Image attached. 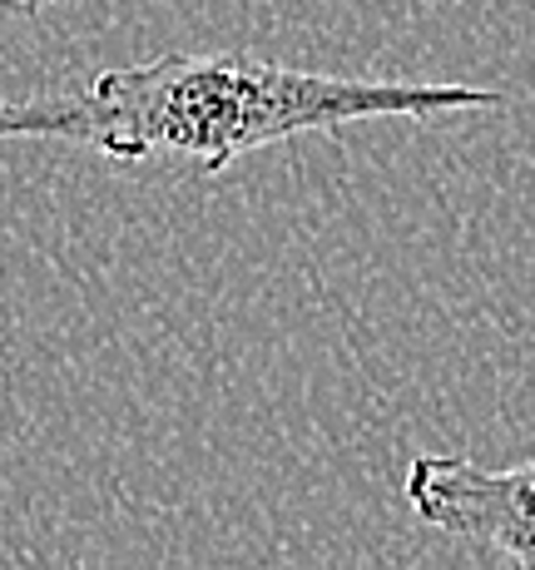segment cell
<instances>
[{
	"instance_id": "1",
	"label": "cell",
	"mask_w": 535,
	"mask_h": 570,
	"mask_svg": "<svg viewBox=\"0 0 535 570\" xmlns=\"http://www.w3.org/2000/svg\"><path fill=\"white\" fill-rule=\"evenodd\" d=\"M501 105L506 95L476 85L347 80L238 50H169L100 70L75 90L0 100V139H70L115 164L179 159L199 174H218L298 135H333L367 119L476 115Z\"/></svg>"
},
{
	"instance_id": "2",
	"label": "cell",
	"mask_w": 535,
	"mask_h": 570,
	"mask_svg": "<svg viewBox=\"0 0 535 570\" xmlns=\"http://www.w3.org/2000/svg\"><path fill=\"white\" fill-rule=\"evenodd\" d=\"M402 497L432 531L516 570H535V462L476 466L466 456L417 452L402 476Z\"/></svg>"
},
{
	"instance_id": "3",
	"label": "cell",
	"mask_w": 535,
	"mask_h": 570,
	"mask_svg": "<svg viewBox=\"0 0 535 570\" xmlns=\"http://www.w3.org/2000/svg\"><path fill=\"white\" fill-rule=\"evenodd\" d=\"M50 6H65V0H0V26L6 20H26V16H40Z\"/></svg>"
}]
</instances>
